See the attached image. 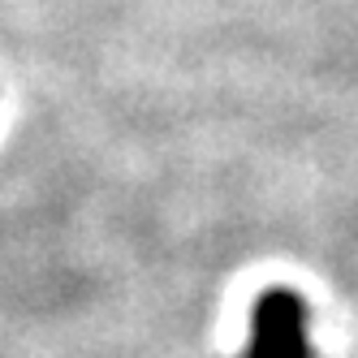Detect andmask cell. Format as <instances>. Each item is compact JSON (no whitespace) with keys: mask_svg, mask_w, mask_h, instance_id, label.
Instances as JSON below:
<instances>
[{"mask_svg":"<svg viewBox=\"0 0 358 358\" xmlns=\"http://www.w3.org/2000/svg\"><path fill=\"white\" fill-rule=\"evenodd\" d=\"M242 358H315L306 341V302L294 289L259 294L250 311V345Z\"/></svg>","mask_w":358,"mask_h":358,"instance_id":"1","label":"cell"}]
</instances>
